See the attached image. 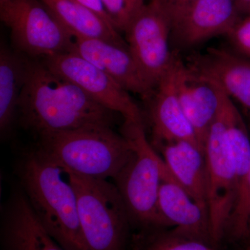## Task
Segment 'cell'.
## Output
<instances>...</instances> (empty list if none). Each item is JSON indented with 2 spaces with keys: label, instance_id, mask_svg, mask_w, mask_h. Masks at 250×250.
<instances>
[{
  "label": "cell",
  "instance_id": "obj_1",
  "mask_svg": "<svg viewBox=\"0 0 250 250\" xmlns=\"http://www.w3.org/2000/svg\"><path fill=\"white\" fill-rule=\"evenodd\" d=\"M115 112L59 76L39 59L28 57L25 83L18 104L17 122L39 136L92 125L113 127Z\"/></svg>",
  "mask_w": 250,
  "mask_h": 250
},
{
  "label": "cell",
  "instance_id": "obj_2",
  "mask_svg": "<svg viewBox=\"0 0 250 250\" xmlns=\"http://www.w3.org/2000/svg\"><path fill=\"white\" fill-rule=\"evenodd\" d=\"M21 188L36 217L65 250H84L76 192L68 172L34 149L18 166Z\"/></svg>",
  "mask_w": 250,
  "mask_h": 250
},
{
  "label": "cell",
  "instance_id": "obj_3",
  "mask_svg": "<svg viewBox=\"0 0 250 250\" xmlns=\"http://www.w3.org/2000/svg\"><path fill=\"white\" fill-rule=\"evenodd\" d=\"M36 149L80 175L115 179L129 161L134 147L112 126L92 125L39 136Z\"/></svg>",
  "mask_w": 250,
  "mask_h": 250
},
{
  "label": "cell",
  "instance_id": "obj_4",
  "mask_svg": "<svg viewBox=\"0 0 250 250\" xmlns=\"http://www.w3.org/2000/svg\"><path fill=\"white\" fill-rule=\"evenodd\" d=\"M122 134L132 144L134 152L114 181L131 225L167 228L159 210V195L168 168L148 142L144 124L125 121Z\"/></svg>",
  "mask_w": 250,
  "mask_h": 250
},
{
  "label": "cell",
  "instance_id": "obj_5",
  "mask_svg": "<svg viewBox=\"0 0 250 250\" xmlns=\"http://www.w3.org/2000/svg\"><path fill=\"white\" fill-rule=\"evenodd\" d=\"M66 170L76 192L84 250H126L131 224L116 184Z\"/></svg>",
  "mask_w": 250,
  "mask_h": 250
},
{
  "label": "cell",
  "instance_id": "obj_6",
  "mask_svg": "<svg viewBox=\"0 0 250 250\" xmlns=\"http://www.w3.org/2000/svg\"><path fill=\"white\" fill-rule=\"evenodd\" d=\"M15 49L31 59L70 52L74 36L41 0H11L0 7Z\"/></svg>",
  "mask_w": 250,
  "mask_h": 250
},
{
  "label": "cell",
  "instance_id": "obj_7",
  "mask_svg": "<svg viewBox=\"0 0 250 250\" xmlns=\"http://www.w3.org/2000/svg\"><path fill=\"white\" fill-rule=\"evenodd\" d=\"M208 175V213L213 246L226 236L236 206L240 179L227 143L221 104L205 142Z\"/></svg>",
  "mask_w": 250,
  "mask_h": 250
},
{
  "label": "cell",
  "instance_id": "obj_8",
  "mask_svg": "<svg viewBox=\"0 0 250 250\" xmlns=\"http://www.w3.org/2000/svg\"><path fill=\"white\" fill-rule=\"evenodd\" d=\"M51 71L80 87L105 108L125 121L144 124L141 108L116 81L75 52H67L39 59Z\"/></svg>",
  "mask_w": 250,
  "mask_h": 250
},
{
  "label": "cell",
  "instance_id": "obj_9",
  "mask_svg": "<svg viewBox=\"0 0 250 250\" xmlns=\"http://www.w3.org/2000/svg\"><path fill=\"white\" fill-rule=\"evenodd\" d=\"M125 33L130 52L155 89L177 57L170 50V20L160 7L149 1Z\"/></svg>",
  "mask_w": 250,
  "mask_h": 250
},
{
  "label": "cell",
  "instance_id": "obj_10",
  "mask_svg": "<svg viewBox=\"0 0 250 250\" xmlns=\"http://www.w3.org/2000/svg\"><path fill=\"white\" fill-rule=\"evenodd\" d=\"M237 0H196L166 14L171 39L179 47L190 48L212 38L228 35L242 19Z\"/></svg>",
  "mask_w": 250,
  "mask_h": 250
},
{
  "label": "cell",
  "instance_id": "obj_11",
  "mask_svg": "<svg viewBox=\"0 0 250 250\" xmlns=\"http://www.w3.org/2000/svg\"><path fill=\"white\" fill-rule=\"evenodd\" d=\"M71 51L91 62L129 93L139 95L147 101L152 96L155 89L143 75L127 46L74 36Z\"/></svg>",
  "mask_w": 250,
  "mask_h": 250
},
{
  "label": "cell",
  "instance_id": "obj_12",
  "mask_svg": "<svg viewBox=\"0 0 250 250\" xmlns=\"http://www.w3.org/2000/svg\"><path fill=\"white\" fill-rule=\"evenodd\" d=\"M175 88L181 106L198 142L205 148L207 135L218 116L221 90L215 82L199 74L177 57Z\"/></svg>",
  "mask_w": 250,
  "mask_h": 250
},
{
  "label": "cell",
  "instance_id": "obj_13",
  "mask_svg": "<svg viewBox=\"0 0 250 250\" xmlns=\"http://www.w3.org/2000/svg\"><path fill=\"white\" fill-rule=\"evenodd\" d=\"M1 250H65L38 219L22 189H16L2 210Z\"/></svg>",
  "mask_w": 250,
  "mask_h": 250
},
{
  "label": "cell",
  "instance_id": "obj_14",
  "mask_svg": "<svg viewBox=\"0 0 250 250\" xmlns=\"http://www.w3.org/2000/svg\"><path fill=\"white\" fill-rule=\"evenodd\" d=\"M176 59L170 70L156 85L152 96L148 100L154 146L159 147L165 143L187 141L203 147L198 142L177 96L174 80Z\"/></svg>",
  "mask_w": 250,
  "mask_h": 250
},
{
  "label": "cell",
  "instance_id": "obj_15",
  "mask_svg": "<svg viewBox=\"0 0 250 250\" xmlns=\"http://www.w3.org/2000/svg\"><path fill=\"white\" fill-rule=\"evenodd\" d=\"M188 65L213 81L250 116V59L223 48H209L192 57Z\"/></svg>",
  "mask_w": 250,
  "mask_h": 250
},
{
  "label": "cell",
  "instance_id": "obj_16",
  "mask_svg": "<svg viewBox=\"0 0 250 250\" xmlns=\"http://www.w3.org/2000/svg\"><path fill=\"white\" fill-rule=\"evenodd\" d=\"M159 207L168 227H174V232L213 246L208 212L179 185L170 170L161 182Z\"/></svg>",
  "mask_w": 250,
  "mask_h": 250
},
{
  "label": "cell",
  "instance_id": "obj_17",
  "mask_svg": "<svg viewBox=\"0 0 250 250\" xmlns=\"http://www.w3.org/2000/svg\"><path fill=\"white\" fill-rule=\"evenodd\" d=\"M157 147L174 179L208 212V175L205 149L187 141L165 143Z\"/></svg>",
  "mask_w": 250,
  "mask_h": 250
},
{
  "label": "cell",
  "instance_id": "obj_18",
  "mask_svg": "<svg viewBox=\"0 0 250 250\" xmlns=\"http://www.w3.org/2000/svg\"><path fill=\"white\" fill-rule=\"evenodd\" d=\"M28 57L1 44L0 48V132L9 134L17 122L20 98L25 83Z\"/></svg>",
  "mask_w": 250,
  "mask_h": 250
},
{
  "label": "cell",
  "instance_id": "obj_19",
  "mask_svg": "<svg viewBox=\"0 0 250 250\" xmlns=\"http://www.w3.org/2000/svg\"><path fill=\"white\" fill-rule=\"evenodd\" d=\"M75 37L97 39L127 46L121 33L76 0H41Z\"/></svg>",
  "mask_w": 250,
  "mask_h": 250
},
{
  "label": "cell",
  "instance_id": "obj_20",
  "mask_svg": "<svg viewBox=\"0 0 250 250\" xmlns=\"http://www.w3.org/2000/svg\"><path fill=\"white\" fill-rule=\"evenodd\" d=\"M220 90L225 138L236 165L241 187L242 181L248 172L250 163V130L233 103V100L224 93L221 88Z\"/></svg>",
  "mask_w": 250,
  "mask_h": 250
},
{
  "label": "cell",
  "instance_id": "obj_21",
  "mask_svg": "<svg viewBox=\"0 0 250 250\" xmlns=\"http://www.w3.org/2000/svg\"><path fill=\"white\" fill-rule=\"evenodd\" d=\"M132 250H215L205 242L182 236L164 228L141 229L131 238Z\"/></svg>",
  "mask_w": 250,
  "mask_h": 250
},
{
  "label": "cell",
  "instance_id": "obj_22",
  "mask_svg": "<svg viewBox=\"0 0 250 250\" xmlns=\"http://www.w3.org/2000/svg\"><path fill=\"white\" fill-rule=\"evenodd\" d=\"M250 207V163L248 172L242 181L236 206L227 231L226 236L229 237L233 241L243 242L244 240Z\"/></svg>",
  "mask_w": 250,
  "mask_h": 250
},
{
  "label": "cell",
  "instance_id": "obj_23",
  "mask_svg": "<svg viewBox=\"0 0 250 250\" xmlns=\"http://www.w3.org/2000/svg\"><path fill=\"white\" fill-rule=\"evenodd\" d=\"M113 27L119 33L125 32L140 11L146 0H101Z\"/></svg>",
  "mask_w": 250,
  "mask_h": 250
},
{
  "label": "cell",
  "instance_id": "obj_24",
  "mask_svg": "<svg viewBox=\"0 0 250 250\" xmlns=\"http://www.w3.org/2000/svg\"><path fill=\"white\" fill-rule=\"evenodd\" d=\"M227 36L238 54L250 59V16L242 18Z\"/></svg>",
  "mask_w": 250,
  "mask_h": 250
},
{
  "label": "cell",
  "instance_id": "obj_25",
  "mask_svg": "<svg viewBox=\"0 0 250 250\" xmlns=\"http://www.w3.org/2000/svg\"><path fill=\"white\" fill-rule=\"evenodd\" d=\"M196 0H149L150 2L160 7L166 14L191 4Z\"/></svg>",
  "mask_w": 250,
  "mask_h": 250
},
{
  "label": "cell",
  "instance_id": "obj_26",
  "mask_svg": "<svg viewBox=\"0 0 250 250\" xmlns=\"http://www.w3.org/2000/svg\"><path fill=\"white\" fill-rule=\"evenodd\" d=\"M76 1L98 15L108 24L113 26L101 0H76Z\"/></svg>",
  "mask_w": 250,
  "mask_h": 250
},
{
  "label": "cell",
  "instance_id": "obj_27",
  "mask_svg": "<svg viewBox=\"0 0 250 250\" xmlns=\"http://www.w3.org/2000/svg\"><path fill=\"white\" fill-rule=\"evenodd\" d=\"M242 12L250 16V0H237Z\"/></svg>",
  "mask_w": 250,
  "mask_h": 250
},
{
  "label": "cell",
  "instance_id": "obj_28",
  "mask_svg": "<svg viewBox=\"0 0 250 250\" xmlns=\"http://www.w3.org/2000/svg\"><path fill=\"white\" fill-rule=\"evenodd\" d=\"M243 243L248 246V248H250V207L249 212H248V220H247V226L246 235H245Z\"/></svg>",
  "mask_w": 250,
  "mask_h": 250
},
{
  "label": "cell",
  "instance_id": "obj_29",
  "mask_svg": "<svg viewBox=\"0 0 250 250\" xmlns=\"http://www.w3.org/2000/svg\"><path fill=\"white\" fill-rule=\"evenodd\" d=\"M11 0H0V7H2L4 5L8 4Z\"/></svg>",
  "mask_w": 250,
  "mask_h": 250
},
{
  "label": "cell",
  "instance_id": "obj_30",
  "mask_svg": "<svg viewBox=\"0 0 250 250\" xmlns=\"http://www.w3.org/2000/svg\"><path fill=\"white\" fill-rule=\"evenodd\" d=\"M248 250H250V248H248Z\"/></svg>",
  "mask_w": 250,
  "mask_h": 250
}]
</instances>
